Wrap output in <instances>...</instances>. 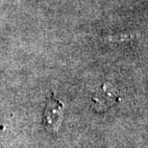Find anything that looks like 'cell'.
I'll return each mask as SVG.
<instances>
[{"mask_svg": "<svg viewBox=\"0 0 148 148\" xmlns=\"http://www.w3.org/2000/svg\"><path fill=\"white\" fill-rule=\"evenodd\" d=\"M92 106L97 112H105L117 102L118 97L114 88L111 84H104L101 90L93 94Z\"/></svg>", "mask_w": 148, "mask_h": 148, "instance_id": "cell-2", "label": "cell"}, {"mask_svg": "<svg viewBox=\"0 0 148 148\" xmlns=\"http://www.w3.org/2000/svg\"><path fill=\"white\" fill-rule=\"evenodd\" d=\"M64 118V104L52 94L43 112V124L49 132L55 133L60 128Z\"/></svg>", "mask_w": 148, "mask_h": 148, "instance_id": "cell-1", "label": "cell"}, {"mask_svg": "<svg viewBox=\"0 0 148 148\" xmlns=\"http://www.w3.org/2000/svg\"><path fill=\"white\" fill-rule=\"evenodd\" d=\"M134 38L132 34L130 33H118L115 35H111V36H106L104 38L106 41H111V42H122V41L132 40Z\"/></svg>", "mask_w": 148, "mask_h": 148, "instance_id": "cell-3", "label": "cell"}]
</instances>
